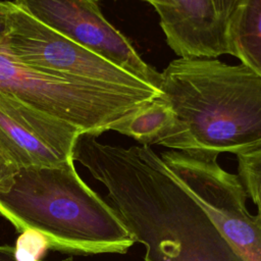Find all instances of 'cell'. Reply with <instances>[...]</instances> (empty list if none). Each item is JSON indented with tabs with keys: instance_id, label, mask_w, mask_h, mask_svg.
Returning <instances> with one entry per match:
<instances>
[{
	"instance_id": "obj_2",
	"label": "cell",
	"mask_w": 261,
	"mask_h": 261,
	"mask_svg": "<svg viewBox=\"0 0 261 261\" xmlns=\"http://www.w3.org/2000/svg\"><path fill=\"white\" fill-rule=\"evenodd\" d=\"M159 90L175 121L157 145L217 156L261 146V76L245 64L178 57L160 72Z\"/></svg>"
},
{
	"instance_id": "obj_4",
	"label": "cell",
	"mask_w": 261,
	"mask_h": 261,
	"mask_svg": "<svg viewBox=\"0 0 261 261\" xmlns=\"http://www.w3.org/2000/svg\"><path fill=\"white\" fill-rule=\"evenodd\" d=\"M0 94L13 97L83 134L98 137L161 95L133 92L56 74L18 60L0 48Z\"/></svg>"
},
{
	"instance_id": "obj_5",
	"label": "cell",
	"mask_w": 261,
	"mask_h": 261,
	"mask_svg": "<svg viewBox=\"0 0 261 261\" xmlns=\"http://www.w3.org/2000/svg\"><path fill=\"white\" fill-rule=\"evenodd\" d=\"M160 157L234 251L245 261H261V217L249 212L239 175L224 170L213 154L171 150Z\"/></svg>"
},
{
	"instance_id": "obj_3",
	"label": "cell",
	"mask_w": 261,
	"mask_h": 261,
	"mask_svg": "<svg viewBox=\"0 0 261 261\" xmlns=\"http://www.w3.org/2000/svg\"><path fill=\"white\" fill-rule=\"evenodd\" d=\"M0 214L20 232H40L50 249L74 255L124 254L136 243L115 209L80 177L73 160L19 168L0 192Z\"/></svg>"
},
{
	"instance_id": "obj_14",
	"label": "cell",
	"mask_w": 261,
	"mask_h": 261,
	"mask_svg": "<svg viewBox=\"0 0 261 261\" xmlns=\"http://www.w3.org/2000/svg\"><path fill=\"white\" fill-rule=\"evenodd\" d=\"M18 170L19 167L0 145V192L8 189Z\"/></svg>"
},
{
	"instance_id": "obj_10",
	"label": "cell",
	"mask_w": 261,
	"mask_h": 261,
	"mask_svg": "<svg viewBox=\"0 0 261 261\" xmlns=\"http://www.w3.org/2000/svg\"><path fill=\"white\" fill-rule=\"evenodd\" d=\"M230 55L261 76V0H242L227 22Z\"/></svg>"
},
{
	"instance_id": "obj_8",
	"label": "cell",
	"mask_w": 261,
	"mask_h": 261,
	"mask_svg": "<svg viewBox=\"0 0 261 261\" xmlns=\"http://www.w3.org/2000/svg\"><path fill=\"white\" fill-rule=\"evenodd\" d=\"M81 134L64 120L0 94V145L19 168L73 160L72 149Z\"/></svg>"
},
{
	"instance_id": "obj_15",
	"label": "cell",
	"mask_w": 261,
	"mask_h": 261,
	"mask_svg": "<svg viewBox=\"0 0 261 261\" xmlns=\"http://www.w3.org/2000/svg\"><path fill=\"white\" fill-rule=\"evenodd\" d=\"M218 14L228 22L229 18L233 14L237 7L240 5L242 0H211Z\"/></svg>"
},
{
	"instance_id": "obj_13",
	"label": "cell",
	"mask_w": 261,
	"mask_h": 261,
	"mask_svg": "<svg viewBox=\"0 0 261 261\" xmlns=\"http://www.w3.org/2000/svg\"><path fill=\"white\" fill-rule=\"evenodd\" d=\"M14 248V256L17 261H42L49 244L38 231L27 229L17 238Z\"/></svg>"
},
{
	"instance_id": "obj_6",
	"label": "cell",
	"mask_w": 261,
	"mask_h": 261,
	"mask_svg": "<svg viewBox=\"0 0 261 261\" xmlns=\"http://www.w3.org/2000/svg\"><path fill=\"white\" fill-rule=\"evenodd\" d=\"M0 48L22 62L56 74L133 92L160 91L45 27L15 4Z\"/></svg>"
},
{
	"instance_id": "obj_17",
	"label": "cell",
	"mask_w": 261,
	"mask_h": 261,
	"mask_svg": "<svg viewBox=\"0 0 261 261\" xmlns=\"http://www.w3.org/2000/svg\"><path fill=\"white\" fill-rule=\"evenodd\" d=\"M0 261H17L14 256L13 246L0 245ZM60 261H73V259L71 257H68Z\"/></svg>"
},
{
	"instance_id": "obj_9",
	"label": "cell",
	"mask_w": 261,
	"mask_h": 261,
	"mask_svg": "<svg viewBox=\"0 0 261 261\" xmlns=\"http://www.w3.org/2000/svg\"><path fill=\"white\" fill-rule=\"evenodd\" d=\"M171 8L160 15L168 46L178 57L216 58L230 55L227 22L211 0H170Z\"/></svg>"
},
{
	"instance_id": "obj_18",
	"label": "cell",
	"mask_w": 261,
	"mask_h": 261,
	"mask_svg": "<svg viewBox=\"0 0 261 261\" xmlns=\"http://www.w3.org/2000/svg\"><path fill=\"white\" fill-rule=\"evenodd\" d=\"M143 1H146L149 4H151L155 8L159 16L164 14L166 11H168L171 8L170 0H143Z\"/></svg>"
},
{
	"instance_id": "obj_16",
	"label": "cell",
	"mask_w": 261,
	"mask_h": 261,
	"mask_svg": "<svg viewBox=\"0 0 261 261\" xmlns=\"http://www.w3.org/2000/svg\"><path fill=\"white\" fill-rule=\"evenodd\" d=\"M13 4L14 3L12 1L0 0V44L6 33L7 24H8V16Z\"/></svg>"
},
{
	"instance_id": "obj_12",
	"label": "cell",
	"mask_w": 261,
	"mask_h": 261,
	"mask_svg": "<svg viewBox=\"0 0 261 261\" xmlns=\"http://www.w3.org/2000/svg\"><path fill=\"white\" fill-rule=\"evenodd\" d=\"M238 175L261 217V146L237 155Z\"/></svg>"
},
{
	"instance_id": "obj_11",
	"label": "cell",
	"mask_w": 261,
	"mask_h": 261,
	"mask_svg": "<svg viewBox=\"0 0 261 261\" xmlns=\"http://www.w3.org/2000/svg\"><path fill=\"white\" fill-rule=\"evenodd\" d=\"M174 121L169 103L160 95L122 119L113 130L133 138L141 145L152 146L157 145Z\"/></svg>"
},
{
	"instance_id": "obj_1",
	"label": "cell",
	"mask_w": 261,
	"mask_h": 261,
	"mask_svg": "<svg viewBox=\"0 0 261 261\" xmlns=\"http://www.w3.org/2000/svg\"><path fill=\"white\" fill-rule=\"evenodd\" d=\"M72 159L104 185L111 206L145 247V261H245L151 146L125 148L82 134Z\"/></svg>"
},
{
	"instance_id": "obj_7",
	"label": "cell",
	"mask_w": 261,
	"mask_h": 261,
	"mask_svg": "<svg viewBox=\"0 0 261 261\" xmlns=\"http://www.w3.org/2000/svg\"><path fill=\"white\" fill-rule=\"evenodd\" d=\"M45 27L159 90L160 72L103 15L97 0H12Z\"/></svg>"
}]
</instances>
